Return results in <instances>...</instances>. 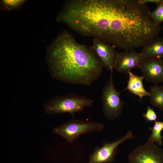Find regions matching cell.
<instances>
[{"label":"cell","instance_id":"1","mask_svg":"<svg viewBox=\"0 0 163 163\" xmlns=\"http://www.w3.org/2000/svg\"><path fill=\"white\" fill-rule=\"evenodd\" d=\"M46 58L51 76L69 84L90 85L104 67L91 47L79 43L65 30L47 47Z\"/></svg>","mask_w":163,"mask_h":163},{"label":"cell","instance_id":"2","mask_svg":"<svg viewBox=\"0 0 163 163\" xmlns=\"http://www.w3.org/2000/svg\"><path fill=\"white\" fill-rule=\"evenodd\" d=\"M93 100L74 92L54 97L44 105L45 112L49 115L68 113L73 117L77 112L91 106Z\"/></svg>","mask_w":163,"mask_h":163},{"label":"cell","instance_id":"3","mask_svg":"<svg viewBox=\"0 0 163 163\" xmlns=\"http://www.w3.org/2000/svg\"><path fill=\"white\" fill-rule=\"evenodd\" d=\"M104 128V124L97 121H87L73 119L54 128L53 132L60 136L68 142L72 143L82 135L101 131Z\"/></svg>","mask_w":163,"mask_h":163},{"label":"cell","instance_id":"4","mask_svg":"<svg viewBox=\"0 0 163 163\" xmlns=\"http://www.w3.org/2000/svg\"><path fill=\"white\" fill-rule=\"evenodd\" d=\"M113 73V71L110 72V78L103 89L101 97L103 114L107 119L111 120L121 115L124 105L114 84Z\"/></svg>","mask_w":163,"mask_h":163},{"label":"cell","instance_id":"5","mask_svg":"<svg viewBox=\"0 0 163 163\" xmlns=\"http://www.w3.org/2000/svg\"><path fill=\"white\" fill-rule=\"evenodd\" d=\"M128 159L129 163H163V149L148 141L134 149Z\"/></svg>","mask_w":163,"mask_h":163},{"label":"cell","instance_id":"6","mask_svg":"<svg viewBox=\"0 0 163 163\" xmlns=\"http://www.w3.org/2000/svg\"><path fill=\"white\" fill-rule=\"evenodd\" d=\"M133 138V133L129 130L124 136L114 141L105 143L100 148L95 147L89 157V163H110L113 162L118 146L125 141Z\"/></svg>","mask_w":163,"mask_h":163},{"label":"cell","instance_id":"7","mask_svg":"<svg viewBox=\"0 0 163 163\" xmlns=\"http://www.w3.org/2000/svg\"><path fill=\"white\" fill-rule=\"evenodd\" d=\"M145 58L141 52L133 50L117 52L113 68L119 72L127 73L133 69H139Z\"/></svg>","mask_w":163,"mask_h":163},{"label":"cell","instance_id":"8","mask_svg":"<svg viewBox=\"0 0 163 163\" xmlns=\"http://www.w3.org/2000/svg\"><path fill=\"white\" fill-rule=\"evenodd\" d=\"M139 69L144 80L155 85L163 82V59L145 57Z\"/></svg>","mask_w":163,"mask_h":163},{"label":"cell","instance_id":"9","mask_svg":"<svg viewBox=\"0 0 163 163\" xmlns=\"http://www.w3.org/2000/svg\"><path fill=\"white\" fill-rule=\"evenodd\" d=\"M107 70L113 71L117 52L113 46L100 39L94 38L91 47Z\"/></svg>","mask_w":163,"mask_h":163},{"label":"cell","instance_id":"10","mask_svg":"<svg viewBox=\"0 0 163 163\" xmlns=\"http://www.w3.org/2000/svg\"><path fill=\"white\" fill-rule=\"evenodd\" d=\"M127 74L129 75V80L125 90H128L132 94L138 96L140 99L145 97H149V92L147 91L143 86V77L136 75L131 71Z\"/></svg>","mask_w":163,"mask_h":163},{"label":"cell","instance_id":"11","mask_svg":"<svg viewBox=\"0 0 163 163\" xmlns=\"http://www.w3.org/2000/svg\"><path fill=\"white\" fill-rule=\"evenodd\" d=\"M141 53L145 57L163 59V37H155L142 47Z\"/></svg>","mask_w":163,"mask_h":163},{"label":"cell","instance_id":"12","mask_svg":"<svg viewBox=\"0 0 163 163\" xmlns=\"http://www.w3.org/2000/svg\"><path fill=\"white\" fill-rule=\"evenodd\" d=\"M149 92L151 104L163 111V86L157 85L152 86Z\"/></svg>","mask_w":163,"mask_h":163},{"label":"cell","instance_id":"13","mask_svg":"<svg viewBox=\"0 0 163 163\" xmlns=\"http://www.w3.org/2000/svg\"><path fill=\"white\" fill-rule=\"evenodd\" d=\"M149 129L152 131V133L148 139V142H155L159 145L161 146L163 141L161 134L163 129V120L162 121H157L155 123L152 127H150Z\"/></svg>","mask_w":163,"mask_h":163},{"label":"cell","instance_id":"14","mask_svg":"<svg viewBox=\"0 0 163 163\" xmlns=\"http://www.w3.org/2000/svg\"><path fill=\"white\" fill-rule=\"evenodd\" d=\"M27 1L25 0H0V8L2 11L7 12L18 10Z\"/></svg>","mask_w":163,"mask_h":163},{"label":"cell","instance_id":"15","mask_svg":"<svg viewBox=\"0 0 163 163\" xmlns=\"http://www.w3.org/2000/svg\"><path fill=\"white\" fill-rule=\"evenodd\" d=\"M150 16L152 20L158 24L163 22V2L157 4L156 9L151 12Z\"/></svg>","mask_w":163,"mask_h":163},{"label":"cell","instance_id":"16","mask_svg":"<svg viewBox=\"0 0 163 163\" xmlns=\"http://www.w3.org/2000/svg\"><path fill=\"white\" fill-rule=\"evenodd\" d=\"M142 115L145 120L146 123L155 122L157 120L158 116L153 109L148 106L145 113L142 114Z\"/></svg>","mask_w":163,"mask_h":163},{"label":"cell","instance_id":"17","mask_svg":"<svg viewBox=\"0 0 163 163\" xmlns=\"http://www.w3.org/2000/svg\"><path fill=\"white\" fill-rule=\"evenodd\" d=\"M138 2L142 4H146L148 3H152L156 5L163 2V0H138Z\"/></svg>","mask_w":163,"mask_h":163},{"label":"cell","instance_id":"18","mask_svg":"<svg viewBox=\"0 0 163 163\" xmlns=\"http://www.w3.org/2000/svg\"><path fill=\"white\" fill-rule=\"evenodd\" d=\"M162 138L163 139V137H162Z\"/></svg>","mask_w":163,"mask_h":163}]
</instances>
